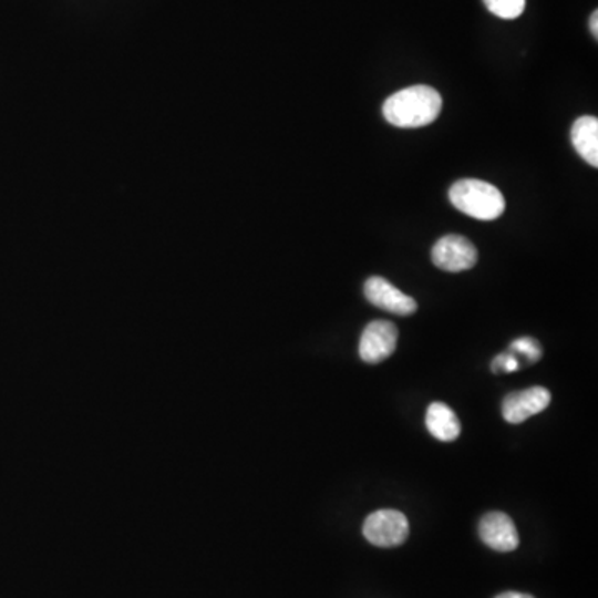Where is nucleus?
Listing matches in <instances>:
<instances>
[{
  "mask_svg": "<svg viewBox=\"0 0 598 598\" xmlns=\"http://www.w3.org/2000/svg\"><path fill=\"white\" fill-rule=\"evenodd\" d=\"M478 535L487 547L497 551H512L518 547L514 520L504 512H491L482 517Z\"/></svg>",
  "mask_w": 598,
  "mask_h": 598,
  "instance_id": "6e6552de",
  "label": "nucleus"
},
{
  "mask_svg": "<svg viewBox=\"0 0 598 598\" xmlns=\"http://www.w3.org/2000/svg\"><path fill=\"white\" fill-rule=\"evenodd\" d=\"M511 351L522 352V354L527 355L530 364L532 362L538 361L542 355L540 344L532 338H520L517 339V341L512 342Z\"/></svg>",
  "mask_w": 598,
  "mask_h": 598,
  "instance_id": "f8f14e48",
  "label": "nucleus"
},
{
  "mask_svg": "<svg viewBox=\"0 0 598 598\" xmlns=\"http://www.w3.org/2000/svg\"><path fill=\"white\" fill-rule=\"evenodd\" d=\"M590 30H591V33H594L595 39H597V37H598V12H597V10H595V12L591 13Z\"/></svg>",
  "mask_w": 598,
  "mask_h": 598,
  "instance_id": "4468645a",
  "label": "nucleus"
},
{
  "mask_svg": "<svg viewBox=\"0 0 598 598\" xmlns=\"http://www.w3.org/2000/svg\"><path fill=\"white\" fill-rule=\"evenodd\" d=\"M448 199L458 212L481 221L497 219L505 209L501 189L482 179H458L448 189Z\"/></svg>",
  "mask_w": 598,
  "mask_h": 598,
  "instance_id": "f03ea898",
  "label": "nucleus"
},
{
  "mask_svg": "<svg viewBox=\"0 0 598 598\" xmlns=\"http://www.w3.org/2000/svg\"><path fill=\"white\" fill-rule=\"evenodd\" d=\"M398 344V328L391 321L369 322L362 331L361 341H359V355L368 364H378L384 361Z\"/></svg>",
  "mask_w": 598,
  "mask_h": 598,
  "instance_id": "39448f33",
  "label": "nucleus"
},
{
  "mask_svg": "<svg viewBox=\"0 0 598 598\" xmlns=\"http://www.w3.org/2000/svg\"><path fill=\"white\" fill-rule=\"evenodd\" d=\"M551 395L548 389L542 385L525 389V391L512 392L505 395L502 402V415L511 424H520L532 415L538 414L550 404Z\"/></svg>",
  "mask_w": 598,
  "mask_h": 598,
  "instance_id": "0eeeda50",
  "label": "nucleus"
},
{
  "mask_svg": "<svg viewBox=\"0 0 598 598\" xmlns=\"http://www.w3.org/2000/svg\"><path fill=\"white\" fill-rule=\"evenodd\" d=\"M571 143L578 155L597 168L598 166V120L595 116H580L571 126Z\"/></svg>",
  "mask_w": 598,
  "mask_h": 598,
  "instance_id": "1a4fd4ad",
  "label": "nucleus"
},
{
  "mask_svg": "<svg viewBox=\"0 0 598 598\" xmlns=\"http://www.w3.org/2000/svg\"><path fill=\"white\" fill-rule=\"evenodd\" d=\"M432 262L448 272L465 271L477 262V249L465 236H442L431 251Z\"/></svg>",
  "mask_w": 598,
  "mask_h": 598,
  "instance_id": "20e7f679",
  "label": "nucleus"
},
{
  "mask_svg": "<svg viewBox=\"0 0 598 598\" xmlns=\"http://www.w3.org/2000/svg\"><path fill=\"white\" fill-rule=\"evenodd\" d=\"M442 99L437 90L427 85H414L399 90L382 105L384 118L399 128H421L437 118Z\"/></svg>",
  "mask_w": 598,
  "mask_h": 598,
  "instance_id": "f257e3e1",
  "label": "nucleus"
},
{
  "mask_svg": "<svg viewBox=\"0 0 598 598\" xmlns=\"http://www.w3.org/2000/svg\"><path fill=\"white\" fill-rule=\"evenodd\" d=\"M427 431L437 441L452 442L461 435V422L448 405L444 402H432L425 414Z\"/></svg>",
  "mask_w": 598,
  "mask_h": 598,
  "instance_id": "9d476101",
  "label": "nucleus"
},
{
  "mask_svg": "<svg viewBox=\"0 0 598 598\" xmlns=\"http://www.w3.org/2000/svg\"><path fill=\"white\" fill-rule=\"evenodd\" d=\"M362 534L375 547H398L408 538L409 522L402 512L382 508L365 518Z\"/></svg>",
  "mask_w": 598,
  "mask_h": 598,
  "instance_id": "7ed1b4c3",
  "label": "nucleus"
},
{
  "mask_svg": "<svg viewBox=\"0 0 598 598\" xmlns=\"http://www.w3.org/2000/svg\"><path fill=\"white\" fill-rule=\"evenodd\" d=\"M364 295L375 308L384 309L392 315L411 316L417 311V302L414 298L405 295L381 276H372L365 281Z\"/></svg>",
  "mask_w": 598,
  "mask_h": 598,
  "instance_id": "423d86ee",
  "label": "nucleus"
},
{
  "mask_svg": "<svg viewBox=\"0 0 598 598\" xmlns=\"http://www.w3.org/2000/svg\"><path fill=\"white\" fill-rule=\"evenodd\" d=\"M517 368H518L517 359H515L514 355H511V354L497 355V358L494 359V362H492V371L494 372H498V371L514 372L515 369Z\"/></svg>",
  "mask_w": 598,
  "mask_h": 598,
  "instance_id": "ddd939ff",
  "label": "nucleus"
},
{
  "mask_svg": "<svg viewBox=\"0 0 598 598\" xmlns=\"http://www.w3.org/2000/svg\"><path fill=\"white\" fill-rule=\"evenodd\" d=\"M495 598H534L532 595L518 594V591H507V594L498 595Z\"/></svg>",
  "mask_w": 598,
  "mask_h": 598,
  "instance_id": "2eb2a0df",
  "label": "nucleus"
},
{
  "mask_svg": "<svg viewBox=\"0 0 598 598\" xmlns=\"http://www.w3.org/2000/svg\"><path fill=\"white\" fill-rule=\"evenodd\" d=\"M485 7L501 19H517L525 9V0H484Z\"/></svg>",
  "mask_w": 598,
  "mask_h": 598,
  "instance_id": "9b49d317",
  "label": "nucleus"
}]
</instances>
